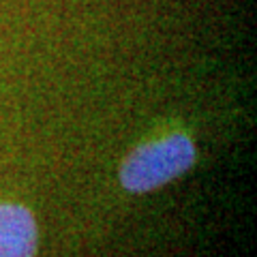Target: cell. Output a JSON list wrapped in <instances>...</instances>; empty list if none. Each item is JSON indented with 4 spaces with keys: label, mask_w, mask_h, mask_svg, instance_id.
<instances>
[{
    "label": "cell",
    "mask_w": 257,
    "mask_h": 257,
    "mask_svg": "<svg viewBox=\"0 0 257 257\" xmlns=\"http://www.w3.org/2000/svg\"><path fill=\"white\" fill-rule=\"evenodd\" d=\"M193 142L184 133H172L135 148L120 167V182L131 193H146L178 178L193 165Z\"/></svg>",
    "instance_id": "cell-1"
},
{
    "label": "cell",
    "mask_w": 257,
    "mask_h": 257,
    "mask_svg": "<svg viewBox=\"0 0 257 257\" xmlns=\"http://www.w3.org/2000/svg\"><path fill=\"white\" fill-rule=\"evenodd\" d=\"M35 216L20 204H0V257H35Z\"/></svg>",
    "instance_id": "cell-2"
}]
</instances>
